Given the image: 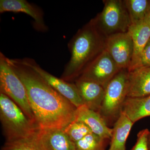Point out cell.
I'll return each mask as SVG.
<instances>
[{
	"mask_svg": "<svg viewBox=\"0 0 150 150\" xmlns=\"http://www.w3.org/2000/svg\"><path fill=\"white\" fill-rule=\"evenodd\" d=\"M131 25L144 20L150 6V0H124Z\"/></svg>",
	"mask_w": 150,
	"mask_h": 150,
	"instance_id": "cell-18",
	"label": "cell"
},
{
	"mask_svg": "<svg viewBox=\"0 0 150 150\" xmlns=\"http://www.w3.org/2000/svg\"><path fill=\"white\" fill-rule=\"evenodd\" d=\"M108 140L91 133L75 143V150H106Z\"/></svg>",
	"mask_w": 150,
	"mask_h": 150,
	"instance_id": "cell-19",
	"label": "cell"
},
{
	"mask_svg": "<svg viewBox=\"0 0 150 150\" xmlns=\"http://www.w3.org/2000/svg\"><path fill=\"white\" fill-rule=\"evenodd\" d=\"M21 13L33 19V26L38 32H46L48 27L44 20V13L38 6L26 0H1L0 13Z\"/></svg>",
	"mask_w": 150,
	"mask_h": 150,
	"instance_id": "cell-11",
	"label": "cell"
},
{
	"mask_svg": "<svg viewBox=\"0 0 150 150\" xmlns=\"http://www.w3.org/2000/svg\"><path fill=\"white\" fill-rule=\"evenodd\" d=\"M64 131L74 143H76L92 133L90 129L83 122L76 121H73L68 124L64 129Z\"/></svg>",
	"mask_w": 150,
	"mask_h": 150,
	"instance_id": "cell-20",
	"label": "cell"
},
{
	"mask_svg": "<svg viewBox=\"0 0 150 150\" xmlns=\"http://www.w3.org/2000/svg\"><path fill=\"white\" fill-rule=\"evenodd\" d=\"M134 123L121 112L112 128L110 147L108 150H126V142Z\"/></svg>",
	"mask_w": 150,
	"mask_h": 150,
	"instance_id": "cell-17",
	"label": "cell"
},
{
	"mask_svg": "<svg viewBox=\"0 0 150 150\" xmlns=\"http://www.w3.org/2000/svg\"><path fill=\"white\" fill-rule=\"evenodd\" d=\"M106 38L92 20L78 30L68 44L71 57L65 65L61 79L73 83L105 49Z\"/></svg>",
	"mask_w": 150,
	"mask_h": 150,
	"instance_id": "cell-2",
	"label": "cell"
},
{
	"mask_svg": "<svg viewBox=\"0 0 150 150\" xmlns=\"http://www.w3.org/2000/svg\"><path fill=\"white\" fill-rule=\"evenodd\" d=\"M141 67H150V39L142 51L137 65L132 70Z\"/></svg>",
	"mask_w": 150,
	"mask_h": 150,
	"instance_id": "cell-23",
	"label": "cell"
},
{
	"mask_svg": "<svg viewBox=\"0 0 150 150\" xmlns=\"http://www.w3.org/2000/svg\"><path fill=\"white\" fill-rule=\"evenodd\" d=\"M74 121L83 122L93 134L105 139L110 140L112 129L108 127L98 112L90 109L85 105L77 108Z\"/></svg>",
	"mask_w": 150,
	"mask_h": 150,
	"instance_id": "cell-12",
	"label": "cell"
},
{
	"mask_svg": "<svg viewBox=\"0 0 150 150\" xmlns=\"http://www.w3.org/2000/svg\"><path fill=\"white\" fill-rule=\"evenodd\" d=\"M128 31L133 42L134 53L131 66L128 71L133 70L135 67L143 50L150 39V25L144 21L136 24L131 25Z\"/></svg>",
	"mask_w": 150,
	"mask_h": 150,
	"instance_id": "cell-15",
	"label": "cell"
},
{
	"mask_svg": "<svg viewBox=\"0 0 150 150\" xmlns=\"http://www.w3.org/2000/svg\"><path fill=\"white\" fill-rule=\"evenodd\" d=\"M8 61L23 83L35 123L40 129H64L74 121L77 108L21 59Z\"/></svg>",
	"mask_w": 150,
	"mask_h": 150,
	"instance_id": "cell-1",
	"label": "cell"
},
{
	"mask_svg": "<svg viewBox=\"0 0 150 150\" xmlns=\"http://www.w3.org/2000/svg\"><path fill=\"white\" fill-rule=\"evenodd\" d=\"M21 59L24 64L31 67L55 90L67 98L76 108L84 105L74 83L66 81L46 71L34 59L29 58Z\"/></svg>",
	"mask_w": 150,
	"mask_h": 150,
	"instance_id": "cell-9",
	"label": "cell"
},
{
	"mask_svg": "<svg viewBox=\"0 0 150 150\" xmlns=\"http://www.w3.org/2000/svg\"><path fill=\"white\" fill-rule=\"evenodd\" d=\"M74 82L84 105L99 112L104 98V88L95 82L81 78Z\"/></svg>",
	"mask_w": 150,
	"mask_h": 150,
	"instance_id": "cell-13",
	"label": "cell"
},
{
	"mask_svg": "<svg viewBox=\"0 0 150 150\" xmlns=\"http://www.w3.org/2000/svg\"><path fill=\"white\" fill-rule=\"evenodd\" d=\"M148 147L149 150H150V134L149 137V141H148Z\"/></svg>",
	"mask_w": 150,
	"mask_h": 150,
	"instance_id": "cell-25",
	"label": "cell"
},
{
	"mask_svg": "<svg viewBox=\"0 0 150 150\" xmlns=\"http://www.w3.org/2000/svg\"><path fill=\"white\" fill-rule=\"evenodd\" d=\"M105 49L121 69H129L134 53L133 40L129 31L106 37Z\"/></svg>",
	"mask_w": 150,
	"mask_h": 150,
	"instance_id": "cell-8",
	"label": "cell"
},
{
	"mask_svg": "<svg viewBox=\"0 0 150 150\" xmlns=\"http://www.w3.org/2000/svg\"><path fill=\"white\" fill-rule=\"evenodd\" d=\"M0 91L15 103L36 125L25 86L11 67L8 58L1 52H0Z\"/></svg>",
	"mask_w": 150,
	"mask_h": 150,
	"instance_id": "cell-6",
	"label": "cell"
},
{
	"mask_svg": "<svg viewBox=\"0 0 150 150\" xmlns=\"http://www.w3.org/2000/svg\"><path fill=\"white\" fill-rule=\"evenodd\" d=\"M30 139L40 150H75L64 129L38 128Z\"/></svg>",
	"mask_w": 150,
	"mask_h": 150,
	"instance_id": "cell-10",
	"label": "cell"
},
{
	"mask_svg": "<svg viewBox=\"0 0 150 150\" xmlns=\"http://www.w3.org/2000/svg\"><path fill=\"white\" fill-rule=\"evenodd\" d=\"M122 112L133 123L150 116V95L141 97H127Z\"/></svg>",
	"mask_w": 150,
	"mask_h": 150,
	"instance_id": "cell-16",
	"label": "cell"
},
{
	"mask_svg": "<svg viewBox=\"0 0 150 150\" xmlns=\"http://www.w3.org/2000/svg\"><path fill=\"white\" fill-rule=\"evenodd\" d=\"M103 9L92 19L100 33L105 38L128 32L131 23L128 11L122 0H104Z\"/></svg>",
	"mask_w": 150,
	"mask_h": 150,
	"instance_id": "cell-5",
	"label": "cell"
},
{
	"mask_svg": "<svg viewBox=\"0 0 150 150\" xmlns=\"http://www.w3.org/2000/svg\"><path fill=\"white\" fill-rule=\"evenodd\" d=\"M1 150H40L30 139L13 142H6Z\"/></svg>",
	"mask_w": 150,
	"mask_h": 150,
	"instance_id": "cell-21",
	"label": "cell"
},
{
	"mask_svg": "<svg viewBox=\"0 0 150 150\" xmlns=\"http://www.w3.org/2000/svg\"><path fill=\"white\" fill-rule=\"evenodd\" d=\"M0 118L6 142L30 139L38 128L15 103L1 93Z\"/></svg>",
	"mask_w": 150,
	"mask_h": 150,
	"instance_id": "cell-3",
	"label": "cell"
},
{
	"mask_svg": "<svg viewBox=\"0 0 150 150\" xmlns=\"http://www.w3.org/2000/svg\"><path fill=\"white\" fill-rule=\"evenodd\" d=\"M127 97L150 95V67H141L129 71Z\"/></svg>",
	"mask_w": 150,
	"mask_h": 150,
	"instance_id": "cell-14",
	"label": "cell"
},
{
	"mask_svg": "<svg viewBox=\"0 0 150 150\" xmlns=\"http://www.w3.org/2000/svg\"><path fill=\"white\" fill-rule=\"evenodd\" d=\"M121 70L105 49L86 67L79 78L93 81L105 88L108 83Z\"/></svg>",
	"mask_w": 150,
	"mask_h": 150,
	"instance_id": "cell-7",
	"label": "cell"
},
{
	"mask_svg": "<svg viewBox=\"0 0 150 150\" xmlns=\"http://www.w3.org/2000/svg\"><path fill=\"white\" fill-rule=\"evenodd\" d=\"M128 70L122 69L105 88V94L98 113L108 124L115 123L123 110L129 90Z\"/></svg>",
	"mask_w": 150,
	"mask_h": 150,
	"instance_id": "cell-4",
	"label": "cell"
},
{
	"mask_svg": "<svg viewBox=\"0 0 150 150\" xmlns=\"http://www.w3.org/2000/svg\"><path fill=\"white\" fill-rule=\"evenodd\" d=\"M150 131L147 129H143L137 135V143L131 150H149L148 141Z\"/></svg>",
	"mask_w": 150,
	"mask_h": 150,
	"instance_id": "cell-22",
	"label": "cell"
},
{
	"mask_svg": "<svg viewBox=\"0 0 150 150\" xmlns=\"http://www.w3.org/2000/svg\"><path fill=\"white\" fill-rule=\"evenodd\" d=\"M144 21L150 25V6Z\"/></svg>",
	"mask_w": 150,
	"mask_h": 150,
	"instance_id": "cell-24",
	"label": "cell"
}]
</instances>
